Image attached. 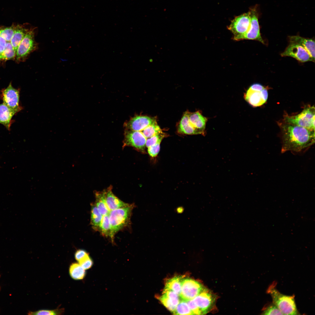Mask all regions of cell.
Returning a JSON list of instances; mask_svg holds the SVG:
<instances>
[{
	"label": "cell",
	"mask_w": 315,
	"mask_h": 315,
	"mask_svg": "<svg viewBox=\"0 0 315 315\" xmlns=\"http://www.w3.org/2000/svg\"><path fill=\"white\" fill-rule=\"evenodd\" d=\"M282 145L281 152H300L315 142V130L285 123H279Z\"/></svg>",
	"instance_id": "cell-1"
},
{
	"label": "cell",
	"mask_w": 315,
	"mask_h": 315,
	"mask_svg": "<svg viewBox=\"0 0 315 315\" xmlns=\"http://www.w3.org/2000/svg\"><path fill=\"white\" fill-rule=\"evenodd\" d=\"M267 292L271 296L273 304L284 315L298 314L294 295L288 296L281 293L276 289L273 284L269 286Z\"/></svg>",
	"instance_id": "cell-2"
},
{
	"label": "cell",
	"mask_w": 315,
	"mask_h": 315,
	"mask_svg": "<svg viewBox=\"0 0 315 315\" xmlns=\"http://www.w3.org/2000/svg\"><path fill=\"white\" fill-rule=\"evenodd\" d=\"M133 204L111 210L108 216L111 226V240L113 241L115 234L128 224L134 207Z\"/></svg>",
	"instance_id": "cell-3"
},
{
	"label": "cell",
	"mask_w": 315,
	"mask_h": 315,
	"mask_svg": "<svg viewBox=\"0 0 315 315\" xmlns=\"http://www.w3.org/2000/svg\"><path fill=\"white\" fill-rule=\"evenodd\" d=\"M314 106L305 108L301 112L294 116L285 115L283 121L289 124L315 130Z\"/></svg>",
	"instance_id": "cell-4"
},
{
	"label": "cell",
	"mask_w": 315,
	"mask_h": 315,
	"mask_svg": "<svg viewBox=\"0 0 315 315\" xmlns=\"http://www.w3.org/2000/svg\"><path fill=\"white\" fill-rule=\"evenodd\" d=\"M247 102L253 107L260 106L264 104L268 98L267 89L262 85L254 83L249 88L244 95Z\"/></svg>",
	"instance_id": "cell-5"
},
{
	"label": "cell",
	"mask_w": 315,
	"mask_h": 315,
	"mask_svg": "<svg viewBox=\"0 0 315 315\" xmlns=\"http://www.w3.org/2000/svg\"><path fill=\"white\" fill-rule=\"evenodd\" d=\"M35 27L30 28L18 48L16 53L17 60H23L31 52L38 48V43L35 39Z\"/></svg>",
	"instance_id": "cell-6"
},
{
	"label": "cell",
	"mask_w": 315,
	"mask_h": 315,
	"mask_svg": "<svg viewBox=\"0 0 315 315\" xmlns=\"http://www.w3.org/2000/svg\"><path fill=\"white\" fill-rule=\"evenodd\" d=\"M206 288L200 282L190 278L183 279L179 296L185 301L192 300Z\"/></svg>",
	"instance_id": "cell-7"
},
{
	"label": "cell",
	"mask_w": 315,
	"mask_h": 315,
	"mask_svg": "<svg viewBox=\"0 0 315 315\" xmlns=\"http://www.w3.org/2000/svg\"><path fill=\"white\" fill-rule=\"evenodd\" d=\"M249 11L236 17L231 22L228 28L233 34V39L237 41L248 30L250 24Z\"/></svg>",
	"instance_id": "cell-8"
},
{
	"label": "cell",
	"mask_w": 315,
	"mask_h": 315,
	"mask_svg": "<svg viewBox=\"0 0 315 315\" xmlns=\"http://www.w3.org/2000/svg\"><path fill=\"white\" fill-rule=\"evenodd\" d=\"M146 139L141 131H127L125 133L123 147L131 146L142 153H145Z\"/></svg>",
	"instance_id": "cell-9"
},
{
	"label": "cell",
	"mask_w": 315,
	"mask_h": 315,
	"mask_svg": "<svg viewBox=\"0 0 315 315\" xmlns=\"http://www.w3.org/2000/svg\"><path fill=\"white\" fill-rule=\"evenodd\" d=\"M249 11L251 17L249 28L247 32L238 38L237 41L243 39L256 40L264 44V41L261 36L256 9L255 8H252Z\"/></svg>",
	"instance_id": "cell-10"
},
{
	"label": "cell",
	"mask_w": 315,
	"mask_h": 315,
	"mask_svg": "<svg viewBox=\"0 0 315 315\" xmlns=\"http://www.w3.org/2000/svg\"><path fill=\"white\" fill-rule=\"evenodd\" d=\"M2 96L3 103L17 112L22 109L19 106V91L12 86L10 83L8 87L2 91Z\"/></svg>",
	"instance_id": "cell-11"
},
{
	"label": "cell",
	"mask_w": 315,
	"mask_h": 315,
	"mask_svg": "<svg viewBox=\"0 0 315 315\" xmlns=\"http://www.w3.org/2000/svg\"><path fill=\"white\" fill-rule=\"evenodd\" d=\"M282 56L293 57L302 62L313 61L307 50L301 46L290 42L284 51L281 54Z\"/></svg>",
	"instance_id": "cell-12"
},
{
	"label": "cell",
	"mask_w": 315,
	"mask_h": 315,
	"mask_svg": "<svg viewBox=\"0 0 315 315\" xmlns=\"http://www.w3.org/2000/svg\"><path fill=\"white\" fill-rule=\"evenodd\" d=\"M192 300L201 314H205L208 312L212 308L215 301L214 297L206 289Z\"/></svg>",
	"instance_id": "cell-13"
},
{
	"label": "cell",
	"mask_w": 315,
	"mask_h": 315,
	"mask_svg": "<svg viewBox=\"0 0 315 315\" xmlns=\"http://www.w3.org/2000/svg\"><path fill=\"white\" fill-rule=\"evenodd\" d=\"M156 122V119L146 116H137L131 119L126 126L130 130L141 131L147 126Z\"/></svg>",
	"instance_id": "cell-14"
},
{
	"label": "cell",
	"mask_w": 315,
	"mask_h": 315,
	"mask_svg": "<svg viewBox=\"0 0 315 315\" xmlns=\"http://www.w3.org/2000/svg\"><path fill=\"white\" fill-rule=\"evenodd\" d=\"M178 296L172 291H163L159 300L166 308L173 312L180 302Z\"/></svg>",
	"instance_id": "cell-15"
},
{
	"label": "cell",
	"mask_w": 315,
	"mask_h": 315,
	"mask_svg": "<svg viewBox=\"0 0 315 315\" xmlns=\"http://www.w3.org/2000/svg\"><path fill=\"white\" fill-rule=\"evenodd\" d=\"M290 42L298 44L308 52L313 62L315 61V41L312 39L306 38L299 36H290Z\"/></svg>",
	"instance_id": "cell-16"
},
{
	"label": "cell",
	"mask_w": 315,
	"mask_h": 315,
	"mask_svg": "<svg viewBox=\"0 0 315 315\" xmlns=\"http://www.w3.org/2000/svg\"><path fill=\"white\" fill-rule=\"evenodd\" d=\"M106 191V202L110 211L130 205L121 201L113 194L112 191V186H109Z\"/></svg>",
	"instance_id": "cell-17"
},
{
	"label": "cell",
	"mask_w": 315,
	"mask_h": 315,
	"mask_svg": "<svg viewBox=\"0 0 315 315\" xmlns=\"http://www.w3.org/2000/svg\"><path fill=\"white\" fill-rule=\"evenodd\" d=\"M189 120L190 124L201 132L202 134L204 135L207 118L197 111L192 113L189 112Z\"/></svg>",
	"instance_id": "cell-18"
},
{
	"label": "cell",
	"mask_w": 315,
	"mask_h": 315,
	"mask_svg": "<svg viewBox=\"0 0 315 315\" xmlns=\"http://www.w3.org/2000/svg\"><path fill=\"white\" fill-rule=\"evenodd\" d=\"M189 112H185L181 119L178 126L180 133L189 135L202 134L199 131L194 128L190 123L189 120Z\"/></svg>",
	"instance_id": "cell-19"
},
{
	"label": "cell",
	"mask_w": 315,
	"mask_h": 315,
	"mask_svg": "<svg viewBox=\"0 0 315 315\" xmlns=\"http://www.w3.org/2000/svg\"><path fill=\"white\" fill-rule=\"evenodd\" d=\"M17 112L9 108L4 103L0 104V123L4 125L9 130L11 119Z\"/></svg>",
	"instance_id": "cell-20"
},
{
	"label": "cell",
	"mask_w": 315,
	"mask_h": 315,
	"mask_svg": "<svg viewBox=\"0 0 315 315\" xmlns=\"http://www.w3.org/2000/svg\"><path fill=\"white\" fill-rule=\"evenodd\" d=\"M29 29L23 25H16L14 33L10 41L16 53L19 45Z\"/></svg>",
	"instance_id": "cell-21"
},
{
	"label": "cell",
	"mask_w": 315,
	"mask_h": 315,
	"mask_svg": "<svg viewBox=\"0 0 315 315\" xmlns=\"http://www.w3.org/2000/svg\"><path fill=\"white\" fill-rule=\"evenodd\" d=\"M95 194L94 204L98 211L103 216L108 215L110 211L106 202V190L102 191H96Z\"/></svg>",
	"instance_id": "cell-22"
},
{
	"label": "cell",
	"mask_w": 315,
	"mask_h": 315,
	"mask_svg": "<svg viewBox=\"0 0 315 315\" xmlns=\"http://www.w3.org/2000/svg\"><path fill=\"white\" fill-rule=\"evenodd\" d=\"M183 278L182 276H177L169 279L166 282L163 291H172L179 296L181 291V282Z\"/></svg>",
	"instance_id": "cell-23"
},
{
	"label": "cell",
	"mask_w": 315,
	"mask_h": 315,
	"mask_svg": "<svg viewBox=\"0 0 315 315\" xmlns=\"http://www.w3.org/2000/svg\"><path fill=\"white\" fill-rule=\"evenodd\" d=\"M103 215L98 211L94 204L91 205V224L92 228L95 231H99Z\"/></svg>",
	"instance_id": "cell-24"
},
{
	"label": "cell",
	"mask_w": 315,
	"mask_h": 315,
	"mask_svg": "<svg viewBox=\"0 0 315 315\" xmlns=\"http://www.w3.org/2000/svg\"><path fill=\"white\" fill-rule=\"evenodd\" d=\"M85 270L79 263H74L70 266L69 274L73 279L76 280H81L83 279L85 275Z\"/></svg>",
	"instance_id": "cell-25"
},
{
	"label": "cell",
	"mask_w": 315,
	"mask_h": 315,
	"mask_svg": "<svg viewBox=\"0 0 315 315\" xmlns=\"http://www.w3.org/2000/svg\"><path fill=\"white\" fill-rule=\"evenodd\" d=\"M103 236L109 237L111 239V226L108 215L103 216L99 230Z\"/></svg>",
	"instance_id": "cell-26"
},
{
	"label": "cell",
	"mask_w": 315,
	"mask_h": 315,
	"mask_svg": "<svg viewBox=\"0 0 315 315\" xmlns=\"http://www.w3.org/2000/svg\"><path fill=\"white\" fill-rule=\"evenodd\" d=\"M141 132L147 139L162 132L157 122L147 126Z\"/></svg>",
	"instance_id": "cell-27"
},
{
	"label": "cell",
	"mask_w": 315,
	"mask_h": 315,
	"mask_svg": "<svg viewBox=\"0 0 315 315\" xmlns=\"http://www.w3.org/2000/svg\"><path fill=\"white\" fill-rule=\"evenodd\" d=\"M16 55L10 42H6L4 50L0 55V60H8L14 58Z\"/></svg>",
	"instance_id": "cell-28"
},
{
	"label": "cell",
	"mask_w": 315,
	"mask_h": 315,
	"mask_svg": "<svg viewBox=\"0 0 315 315\" xmlns=\"http://www.w3.org/2000/svg\"><path fill=\"white\" fill-rule=\"evenodd\" d=\"M15 25L13 24L10 27H0V36L6 42H10L14 33Z\"/></svg>",
	"instance_id": "cell-29"
},
{
	"label": "cell",
	"mask_w": 315,
	"mask_h": 315,
	"mask_svg": "<svg viewBox=\"0 0 315 315\" xmlns=\"http://www.w3.org/2000/svg\"><path fill=\"white\" fill-rule=\"evenodd\" d=\"M173 313L177 315H193L186 302L183 300L179 302Z\"/></svg>",
	"instance_id": "cell-30"
},
{
	"label": "cell",
	"mask_w": 315,
	"mask_h": 315,
	"mask_svg": "<svg viewBox=\"0 0 315 315\" xmlns=\"http://www.w3.org/2000/svg\"><path fill=\"white\" fill-rule=\"evenodd\" d=\"M64 312V309L57 308L53 310H41L34 312H29V315H61Z\"/></svg>",
	"instance_id": "cell-31"
},
{
	"label": "cell",
	"mask_w": 315,
	"mask_h": 315,
	"mask_svg": "<svg viewBox=\"0 0 315 315\" xmlns=\"http://www.w3.org/2000/svg\"><path fill=\"white\" fill-rule=\"evenodd\" d=\"M165 135L162 132L147 139L146 142V147L148 148L158 143L161 142L165 137Z\"/></svg>",
	"instance_id": "cell-32"
},
{
	"label": "cell",
	"mask_w": 315,
	"mask_h": 315,
	"mask_svg": "<svg viewBox=\"0 0 315 315\" xmlns=\"http://www.w3.org/2000/svg\"><path fill=\"white\" fill-rule=\"evenodd\" d=\"M263 315L279 314L284 315L278 308L275 305L269 306L263 311L262 314Z\"/></svg>",
	"instance_id": "cell-33"
},
{
	"label": "cell",
	"mask_w": 315,
	"mask_h": 315,
	"mask_svg": "<svg viewBox=\"0 0 315 315\" xmlns=\"http://www.w3.org/2000/svg\"><path fill=\"white\" fill-rule=\"evenodd\" d=\"M78 263L85 270L90 268L92 266L93 262L88 255L78 261Z\"/></svg>",
	"instance_id": "cell-34"
},
{
	"label": "cell",
	"mask_w": 315,
	"mask_h": 315,
	"mask_svg": "<svg viewBox=\"0 0 315 315\" xmlns=\"http://www.w3.org/2000/svg\"><path fill=\"white\" fill-rule=\"evenodd\" d=\"M160 143L158 142L148 148V152L150 156L154 157L158 155L160 150Z\"/></svg>",
	"instance_id": "cell-35"
},
{
	"label": "cell",
	"mask_w": 315,
	"mask_h": 315,
	"mask_svg": "<svg viewBox=\"0 0 315 315\" xmlns=\"http://www.w3.org/2000/svg\"><path fill=\"white\" fill-rule=\"evenodd\" d=\"M191 311L193 314H201L200 312L193 300L186 301Z\"/></svg>",
	"instance_id": "cell-36"
},
{
	"label": "cell",
	"mask_w": 315,
	"mask_h": 315,
	"mask_svg": "<svg viewBox=\"0 0 315 315\" xmlns=\"http://www.w3.org/2000/svg\"><path fill=\"white\" fill-rule=\"evenodd\" d=\"M89 255V254L85 250L83 249H79L77 250L75 254V259L78 262L85 257Z\"/></svg>",
	"instance_id": "cell-37"
},
{
	"label": "cell",
	"mask_w": 315,
	"mask_h": 315,
	"mask_svg": "<svg viewBox=\"0 0 315 315\" xmlns=\"http://www.w3.org/2000/svg\"><path fill=\"white\" fill-rule=\"evenodd\" d=\"M6 42L5 40L0 36V55L2 54L4 50Z\"/></svg>",
	"instance_id": "cell-38"
},
{
	"label": "cell",
	"mask_w": 315,
	"mask_h": 315,
	"mask_svg": "<svg viewBox=\"0 0 315 315\" xmlns=\"http://www.w3.org/2000/svg\"><path fill=\"white\" fill-rule=\"evenodd\" d=\"M184 211V208L182 207H179L176 208V212L179 214L182 213Z\"/></svg>",
	"instance_id": "cell-39"
},
{
	"label": "cell",
	"mask_w": 315,
	"mask_h": 315,
	"mask_svg": "<svg viewBox=\"0 0 315 315\" xmlns=\"http://www.w3.org/2000/svg\"><path fill=\"white\" fill-rule=\"evenodd\" d=\"M0 289H1V288H0Z\"/></svg>",
	"instance_id": "cell-40"
},
{
	"label": "cell",
	"mask_w": 315,
	"mask_h": 315,
	"mask_svg": "<svg viewBox=\"0 0 315 315\" xmlns=\"http://www.w3.org/2000/svg\"></svg>",
	"instance_id": "cell-41"
}]
</instances>
